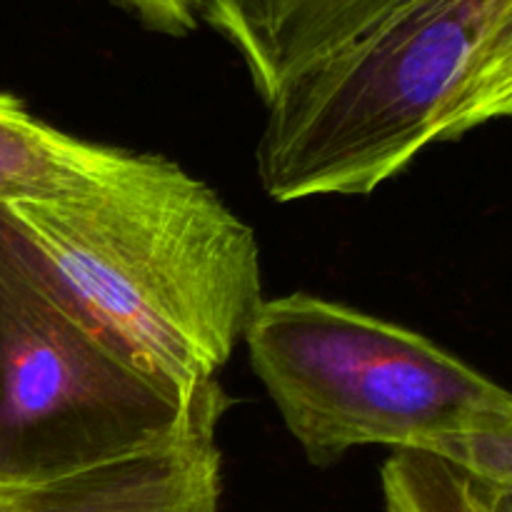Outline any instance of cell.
Instances as JSON below:
<instances>
[{
  "label": "cell",
  "instance_id": "1",
  "mask_svg": "<svg viewBox=\"0 0 512 512\" xmlns=\"http://www.w3.org/2000/svg\"><path fill=\"white\" fill-rule=\"evenodd\" d=\"M135 363L185 398L218 373L263 305L253 228L160 155L78 198L5 205Z\"/></svg>",
  "mask_w": 512,
  "mask_h": 512
},
{
  "label": "cell",
  "instance_id": "2",
  "mask_svg": "<svg viewBox=\"0 0 512 512\" xmlns=\"http://www.w3.org/2000/svg\"><path fill=\"white\" fill-rule=\"evenodd\" d=\"M228 405L220 383L185 398L140 368L0 205V485L128 458Z\"/></svg>",
  "mask_w": 512,
  "mask_h": 512
},
{
  "label": "cell",
  "instance_id": "3",
  "mask_svg": "<svg viewBox=\"0 0 512 512\" xmlns=\"http://www.w3.org/2000/svg\"><path fill=\"white\" fill-rule=\"evenodd\" d=\"M512 0H405L268 100L258 175L278 203L368 195L433 143L440 108Z\"/></svg>",
  "mask_w": 512,
  "mask_h": 512
},
{
  "label": "cell",
  "instance_id": "4",
  "mask_svg": "<svg viewBox=\"0 0 512 512\" xmlns=\"http://www.w3.org/2000/svg\"><path fill=\"white\" fill-rule=\"evenodd\" d=\"M250 365L313 465L363 445L420 450L512 410V393L415 330L295 293L263 300Z\"/></svg>",
  "mask_w": 512,
  "mask_h": 512
},
{
  "label": "cell",
  "instance_id": "5",
  "mask_svg": "<svg viewBox=\"0 0 512 512\" xmlns=\"http://www.w3.org/2000/svg\"><path fill=\"white\" fill-rule=\"evenodd\" d=\"M218 423L128 458L28 485H0V512H218Z\"/></svg>",
  "mask_w": 512,
  "mask_h": 512
},
{
  "label": "cell",
  "instance_id": "6",
  "mask_svg": "<svg viewBox=\"0 0 512 512\" xmlns=\"http://www.w3.org/2000/svg\"><path fill=\"white\" fill-rule=\"evenodd\" d=\"M405 0H208L213 25L268 103L288 80L368 30Z\"/></svg>",
  "mask_w": 512,
  "mask_h": 512
},
{
  "label": "cell",
  "instance_id": "7",
  "mask_svg": "<svg viewBox=\"0 0 512 512\" xmlns=\"http://www.w3.org/2000/svg\"><path fill=\"white\" fill-rule=\"evenodd\" d=\"M135 153L90 143L35 118L0 93V205L78 198L128 168Z\"/></svg>",
  "mask_w": 512,
  "mask_h": 512
},
{
  "label": "cell",
  "instance_id": "8",
  "mask_svg": "<svg viewBox=\"0 0 512 512\" xmlns=\"http://www.w3.org/2000/svg\"><path fill=\"white\" fill-rule=\"evenodd\" d=\"M512 118V3L478 45L458 85L440 108L433 143L455 140L493 120Z\"/></svg>",
  "mask_w": 512,
  "mask_h": 512
},
{
  "label": "cell",
  "instance_id": "9",
  "mask_svg": "<svg viewBox=\"0 0 512 512\" xmlns=\"http://www.w3.org/2000/svg\"><path fill=\"white\" fill-rule=\"evenodd\" d=\"M385 512H488L475 480L438 455L393 450L383 465Z\"/></svg>",
  "mask_w": 512,
  "mask_h": 512
},
{
  "label": "cell",
  "instance_id": "10",
  "mask_svg": "<svg viewBox=\"0 0 512 512\" xmlns=\"http://www.w3.org/2000/svg\"><path fill=\"white\" fill-rule=\"evenodd\" d=\"M420 450L443 458L483 488L512 490V410L438 435Z\"/></svg>",
  "mask_w": 512,
  "mask_h": 512
},
{
  "label": "cell",
  "instance_id": "11",
  "mask_svg": "<svg viewBox=\"0 0 512 512\" xmlns=\"http://www.w3.org/2000/svg\"><path fill=\"white\" fill-rule=\"evenodd\" d=\"M113 3L135 15L145 28L173 38H183L198 30L208 10V0H113Z\"/></svg>",
  "mask_w": 512,
  "mask_h": 512
},
{
  "label": "cell",
  "instance_id": "12",
  "mask_svg": "<svg viewBox=\"0 0 512 512\" xmlns=\"http://www.w3.org/2000/svg\"><path fill=\"white\" fill-rule=\"evenodd\" d=\"M480 485V483H478ZM488 512H512V490H490L480 485Z\"/></svg>",
  "mask_w": 512,
  "mask_h": 512
}]
</instances>
